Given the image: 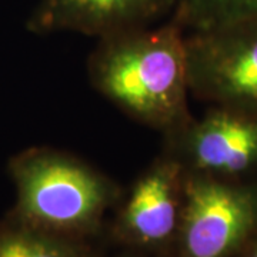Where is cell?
<instances>
[{"instance_id":"3957f363","label":"cell","mask_w":257,"mask_h":257,"mask_svg":"<svg viewBox=\"0 0 257 257\" xmlns=\"http://www.w3.org/2000/svg\"><path fill=\"white\" fill-rule=\"evenodd\" d=\"M257 239V177L187 173L172 257H239Z\"/></svg>"},{"instance_id":"7a4b0ae2","label":"cell","mask_w":257,"mask_h":257,"mask_svg":"<svg viewBox=\"0 0 257 257\" xmlns=\"http://www.w3.org/2000/svg\"><path fill=\"white\" fill-rule=\"evenodd\" d=\"M16 190L12 216L53 233L90 240L109 209L120 202L119 184L84 160L53 147H29L8 165Z\"/></svg>"},{"instance_id":"6da1fadb","label":"cell","mask_w":257,"mask_h":257,"mask_svg":"<svg viewBox=\"0 0 257 257\" xmlns=\"http://www.w3.org/2000/svg\"><path fill=\"white\" fill-rule=\"evenodd\" d=\"M87 72L104 99L163 136L192 120L186 32L172 19L99 39Z\"/></svg>"},{"instance_id":"52a82bcc","label":"cell","mask_w":257,"mask_h":257,"mask_svg":"<svg viewBox=\"0 0 257 257\" xmlns=\"http://www.w3.org/2000/svg\"><path fill=\"white\" fill-rule=\"evenodd\" d=\"M172 10V0H39L28 19L36 35L73 32L97 39L152 26Z\"/></svg>"},{"instance_id":"9c48e42d","label":"cell","mask_w":257,"mask_h":257,"mask_svg":"<svg viewBox=\"0 0 257 257\" xmlns=\"http://www.w3.org/2000/svg\"><path fill=\"white\" fill-rule=\"evenodd\" d=\"M257 13V0H172V20L186 33L219 28Z\"/></svg>"},{"instance_id":"8992f818","label":"cell","mask_w":257,"mask_h":257,"mask_svg":"<svg viewBox=\"0 0 257 257\" xmlns=\"http://www.w3.org/2000/svg\"><path fill=\"white\" fill-rule=\"evenodd\" d=\"M186 170L167 153L155 159L120 197L111 234L123 247L172 257L182 209Z\"/></svg>"},{"instance_id":"5b68a950","label":"cell","mask_w":257,"mask_h":257,"mask_svg":"<svg viewBox=\"0 0 257 257\" xmlns=\"http://www.w3.org/2000/svg\"><path fill=\"white\" fill-rule=\"evenodd\" d=\"M165 153L187 173L220 179L257 177V117L213 106L165 136Z\"/></svg>"},{"instance_id":"277c9868","label":"cell","mask_w":257,"mask_h":257,"mask_svg":"<svg viewBox=\"0 0 257 257\" xmlns=\"http://www.w3.org/2000/svg\"><path fill=\"white\" fill-rule=\"evenodd\" d=\"M186 55L190 94L257 117V13L186 33Z\"/></svg>"},{"instance_id":"8fae6325","label":"cell","mask_w":257,"mask_h":257,"mask_svg":"<svg viewBox=\"0 0 257 257\" xmlns=\"http://www.w3.org/2000/svg\"><path fill=\"white\" fill-rule=\"evenodd\" d=\"M239 257H257V239L253 240L247 247L241 251Z\"/></svg>"},{"instance_id":"30bf717a","label":"cell","mask_w":257,"mask_h":257,"mask_svg":"<svg viewBox=\"0 0 257 257\" xmlns=\"http://www.w3.org/2000/svg\"><path fill=\"white\" fill-rule=\"evenodd\" d=\"M117 257H170L166 254H156V253H147V251H140V250H132L126 248V251H123Z\"/></svg>"},{"instance_id":"ba28073f","label":"cell","mask_w":257,"mask_h":257,"mask_svg":"<svg viewBox=\"0 0 257 257\" xmlns=\"http://www.w3.org/2000/svg\"><path fill=\"white\" fill-rule=\"evenodd\" d=\"M0 257H100L90 240L32 226L6 214L0 220Z\"/></svg>"}]
</instances>
